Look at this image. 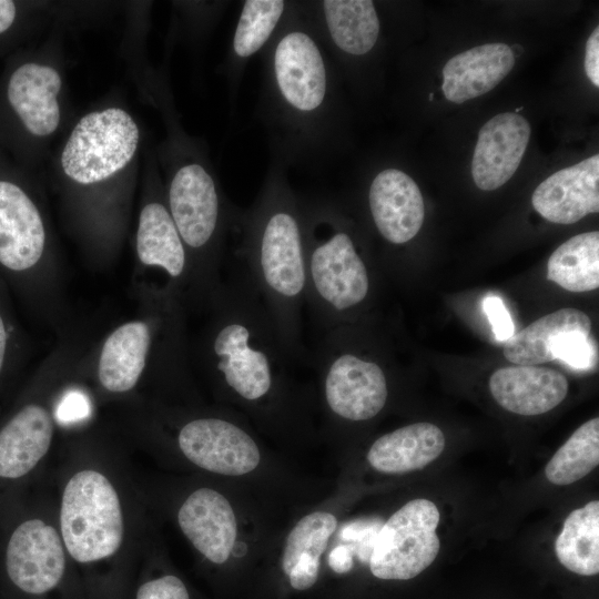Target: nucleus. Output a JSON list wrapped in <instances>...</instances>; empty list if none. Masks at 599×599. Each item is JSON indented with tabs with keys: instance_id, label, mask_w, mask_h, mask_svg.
<instances>
[{
	"instance_id": "33",
	"label": "nucleus",
	"mask_w": 599,
	"mask_h": 599,
	"mask_svg": "<svg viewBox=\"0 0 599 599\" xmlns=\"http://www.w3.org/2000/svg\"><path fill=\"white\" fill-rule=\"evenodd\" d=\"M89 412L85 397L80 393H70L61 402L57 414L62 422L83 418Z\"/></svg>"
},
{
	"instance_id": "17",
	"label": "nucleus",
	"mask_w": 599,
	"mask_h": 599,
	"mask_svg": "<svg viewBox=\"0 0 599 599\" xmlns=\"http://www.w3.org/2000/svg\"><path fill=\"white\" fill-rule=\"evenodd\" d=\"M568 380L560 372L534 365L507 366L489 378L494 399L506 410L535 416L558 406L568 394Z\"/></svg>"
},
{
	"instance_id": "19",
	"label": "nucleus",
	"mask_w": 599,
	"mask_h": 599,
	"mask_svg": "<svg viewBox=\"0 0 599 599\" xmlns=\"http://www.w3.org/2000/svg\"><path fill=\"white\" fill-rule=\"evenodd\" d=\"M61 84L54 68L34 62L20 65L10 77L8 100L33 135L47 136L58 129L60 108L57 98Z\"/></svg>"
},
{
	"instance_id": "3",
	"label": "nucleus",
	"mask_w": 599,
	"mask_h": 599,
	"mask_svg": "<svg viewBox=\"0 0 599 599\" xmlns=\"http://www.w3.org/2000/svg\"><path fill=\"white\" fill-rule=\"evenodd\" d=\"M305 306L323 333L346 325L372 291L367 263L328 197L303 199Z\"/></svg>"
},
{
	"instance_id": "4",
	"label": "nucleus",
	"mask_w": 599,
	"mask_h": 599,
	"mask_svg": "<svg viewBox=\"0 0 599 599\" xmlns=\"http://www.w3.org/2000/svg\"><path fill=\"white\" fill-rule=\"evenodd\" d=\"M167 209L187 251L197 262V283L211 298L220 287L217 267L229 227L237 207L223 199L210 169L200 161L181 163L167 190Z\"/></svg>"
},
{
	"instance_id": "37",
	"label": "nucleus",
	"mask_w": 599,
	"mask_h": 599,
	"mask_svg": "<svg viewBox=\"0 0 599 599\" xmlns=\"http://www.w3.org/2000/svg\"><path fill=\"white\" fill-rule=\"evenodd\" d=\"M6 347H7V333H6L3 319L0 315V372H1L4 356H6Z\"/></svg>"
},
{
	"instance_id": "35",
	"label": "nucleus",
	"mask_w": 599,
	"mask_h": 599,
	"mask_svg": "<svg viewBox=\"0 0 599 599\" xmlns=\"http://www.w3.org/2000/svg\"><path fill=\"white\" fill-rule=\"evenodd\" d=\"M328 562L331 568L338 573L349 571L353 566V559L349 548L344 546L335 548L329 554Z\"/></svg>"
},
{
	"instance_id": "30",
	"label": "nucleus",
	"mask_w": 599,
	"mask_h": 599,
	"mask_svg": "<svg viewBox=\"0 0 599 599\" xmlns=\"http://www.w3.org/2000/svg\"><path fill=\"white\" fill-rule=\"evenodd\" d=\"M554 359H560L573 368L585 369L597 361V351L590 335L568 333L551 347Z\"/></svg>"
},
{
	"instance_id": "13",
	"label": "nucleus",
	"mask_w": 599,
	"mask_h": 599,
	"mask_svg": "<svg viewBox=\"0 0 599 599\" xmlns=\"http://www.w3.org/2000/svg\"><path fill=\"white\" fill-rule=\"evenodd\" d=\"M530 134L528 121L515 112L488 120L479 130L471 161L476 186L493 191L508 182L522 160Z\"/></svg>"
},
{
	"instance_id": "11",
	"label": "nucleus",
	"mask_w": 599,
	"mask_h": 599,
	"mask_svg": "<svg viewBox=\"0 0 599 599\" xmlns=\"http://www.w3.org/2000/svg\"><path fill=\"white\" fill-rule=\"evenodd\" d=\"M367 205L378 235L390 245H403L420 231L424 199L416 182L396 167L380 170L372 179Z\"/></svg>"
},
{
	"instance_id": "31",
	"label": "nucleus",
	"mask_w": 599,
	"mask_h": 599,
	"mask_svg": "<svg viewBox=\"0 0 599 599\" xmlns=\"http://www.w3.org/2000/svg\"><path fill=\"white\" fill-rule=\"evenodd\" d=\"M136 599H190V597L182 580L169 575L142 585Z\"/></svg>"
},
{
	"instance_id": "1",
	"label": "nucleus",
	"mask_w": 599,
	"mask_h": 599,
	"mask_svg": "<svg viewBox=\"0 0 599 599\" xmlns=\"http://www.w3.org/2000/svg\"><path fill=\"white\" fill-rule=\"evenodd\" d=\"M262 58L256 113L273 160L285 166L325 163L336 139V81L328 50L303 1H292Z\"/></svg>"
},
{
	"instance_id": "29",
	"label": "nucleus",
	"mask_w": 599,
	"mask_h": 599,
	"mask_svg": "<svg viewBox=\"0 0 599 599\" xmlns=\"http://www.w3.org/2000/svg\"><path fill=\"white\" fill-rule=\"evenodd\" d=\"M599 464V418L579 426L545 467L547 480L556 486L571 485Z\"/></svg>"
},
{
	"instance_id": "5",
	"label": "nucleus",
	"mask_w": 599,
	"mask_h": 599,
	"mask_svg": "<svg viewBox=\"0 0 599 599\" xmlns=\"http://www.w3.org/2000/svg\"><path fill=\"white\" fill-rule=\"evenodd\" d=\"M308 363L319 373L326 407L335 417L366 422L384 409L389 395L385 369L352 345L346 325L321 333Z\"/></svg>"
},
{
	"instance_id": "8",
	"label": "nucleus",
	"mask_w": 599,
	"mask_h": 599,
	"mask_svg": "<svg viewBox=\"0 0 599 599\" xmlns=\"http://www.w3.org/2000/svg\"><path fill=\"white\" fill-rule=\"evenodd\" d=\"M440 514L429 499L416 498L395 511L379 530L369 558L373 576L408 580L429 567L440 550Z\"/></svg>"
},
{
	"instance_id": "25",
	"label": "nucleus",
	"mask_w": 599,
	"mask_h": 599,
	"mask_svg": "<svg viewBox=\"0 0 599 599\" xmlns=\"http://www.w3.org/2000/svg\"><path fill=\"white\" fill-rule=\"evenodd\" d=\"M591 319L580 309L565 307L545 315L505 342L504 356L515 365H537L554 361L551 347L568 333L590 335Z\"/></svg>"
},
{
	"instance_id": "6",
	"label": "nucleus",
	"mask_w": 599,
	"mask_h": 599,
	"mask_svg": "<svg viewBox=\"0 0 599 599\" xmlns=\"http://www.w3.org/2000/svg\"><path fill=\"white\" fill-rule=\"evenodd\" d=\"M60 527L67 550L79 562L101 560L120 548L121 505L104 475L87 469L70 478L62 495Z\"/></svg>"
},
{
	"instance_id": "34",
	"label": "nucleus",
	"mask_w": 599,
	"mask_h": 599,
	"mask_svg": "<svg viewBox=\"0 0 599 599\" xmlns=\"http://www.w3.org/2000/svg\"><path fill=\"white\" fill-rule=\"evenodd\" d=\"M585 71L588 79L599 87V28L591 32L586 43Z\"/></svg>"
},
{
	"instance_id": "32",
	"label": "nucleus",
	"mask_w": 599,
	"mask_h": 599,
	"mask_svg": "<svg viewBox=\"0 0 599 599\" xmlns=\"http://www.w3.org/2000/svg\"><path fill=\"white\" fill-rule=\"evenodd\" d=\"M483 309L491 325L497 341L506 342L515 334V326L501 298L488 296L483 301Z\"/></svg>"
},
{
	"instance_id": "27",
	"label": "nucleus",
	"mask_w": 599,
	"mask_h": 599,
	"mask_svg": "<svg viewBox=\"0 0 599 599\" xmlns=\"http://www.w3.org/2000/svg\"><path fill=\"white\" fill-rule=\"evenodd\" d=\"M559 562L580 576L599 572V501L572 510L555 542Z\"/></svg>"
},
{
	"instance_id": "12",
	"label": "nucleus",
	"mask_w": 599,
	"mask_h": 599,
	"mask_svg": "<svg viewBox=\"0 0 599 599\" xmlns=\"http://www.w3.org/2000/svg\"><path fill=\"white\" fill-rule=\"evenodd\" d=\"M327 50L348 58L368 54L380 34V21L370 0L303 1Z\"/></svg>"
},
{
	"instance_id": "7",
	"label": "nucleus",
	"mask_w": 599,
	"mask_h": 599,
	"mask_svg": "<svg viewBox=\"0 0 599 599\" xmlns=\"http://www.w3.org/2000/svg\"><path fill=\"white\" fill-rule=\"evenodd\" d=\"M139 136V128L126 111L109 108L90 112L75 124L62 150V170L79 184L104 181L130 163Z\"/></svg>"
},
{
	"instance_id": "28",
	"label": "nucleus",
	"mask_w": 599,
	"mask_h": 599,
	"mask_svg": "<svg viewBox=\"0 0 599 599\" xmlns=\"http://www.w3.org/2000/svg\"><path fill=\"white\" fill-rule=\"evenodd\" d=\"M547 278L569 292L599 287V232L570 237L559 245L547 263Z\"/></svg>"
},
{
	"instance_id": "21",
	"label": "nucleus",
	"mask_w": 599,
	"mask_h": 599,
	"mask_svg": "<svg viewBox=\"0 0 599 599\" xmlns=\"http://www.w3.org/2000/svg\"><path fill=\"white\" fill-rule=\"evenodd\" d=\"M53 420L42 406L31 404L19 410L0 429V477L27 475L48 453Z\"/></svg>"
},
{
	"instance_id": "9",
	"label": "nucleus",
	"mask_w": 599,
	"mask_h": 599,
	"mask_svg": "<svg viewBox=\"0 0 599 599\" xmlns=\"http://www.w3.org/2000/svg\"><path fill=\"white\" fill-rule=\"evenodd\" d=\"M177 444L183 455L202 469L242 476L261 461L253 437L238 424L222 417H199L182 426Z\"/></svg>"
},
{
	"instance_id": "16",
	"label": "nucleus",
	"mask_w": 599,
	"mask_h": 599,
	"mask_svg": "<svg viewBox=\"0 0 599 599\" xmlns=\"http://www.w3.org/2000/svg\"><path fill=\"white\" fill-rule=\"evenodd\" d=\"M44 245V225L32 200L17 184L0 181V263L17 272L29 270Z\"/></svg>"
},
{
	"instance_id": "20",
	"label": "nucleus",
	"mask_w": 599,
	"mask_h": 599,
	"mask_svg": "<svg viewBox=\"0 0 599 599\" xmlns=\"http://www.w3.org/2000/svg\"><path fill=\"white\" fill-rule=\"evenodd\" d=\"M445 448L441 429L432 423H414L378 437L366 458L377 471L402 475L436 460Z\"/></svg>"
},
{
	"instance_id": "22",
	"label": "nucleus",
	"mask_w": 599,
	"mask_h": 599,
	"mask_svg": "<svg viewBox=\"0 0 599 599\" xmlns=\"http://www.w3.org/2000/svg\"><path fill=\"white\" fill-rule=\"evenodd\" d=\"M151 344V328L144 321H131L116 327L105 338L100 353V384L112 393L131 390L144 372Z\"/></svg>"
},
{
	"instance_id": "14",
	"label": "nucleus",
	"mask_w": 599,
	"mask_h": 599,
	"mask_svg": "<svg viewBox=\"0 0 599 599\" xmlns=\"http://www.w3.org/2000/svg\"><path fill=\"white\" fill-rule=\"evenodd\" d=\"M531 204L544 219L557 224H573L598 213L599 155L548 176L534 191Z\"/></svg>"
},
{
	"instance_id": "23",
	"label": "nucleus",
	"mask_w": 599,
	"mask_h": 599,
	"mask_svg": "<svg viewBox=\"0 0 599 599\" xmlns=\"http://www.w3.org/2000/svg\"><path fill=\"white\" fill-rule=\"evenodd\" d=\"M136 253L142 264L162 268L174 281L192 273L185 245L161 202L148 203L140 213Z\"/></svg>"
},
{
	"instance_id": "15",
	"label": "nucleus",
	"mask_w": 599,
	"mask_h": 599,
	"mask_svg": "<svg viewBox=\"0 0 599 599\" xmlns=\"http://www.w3.org/2000/svg\"><path fill=\"white\" fill-rule=\"evenodd\" d=\"M177 521L182 532L206 559L216 565L231 556L237 537V521L229 500L203 487L182 504Z\"/></svg>"
},
{
	"instance_id": "26",
	"label": "nucleus",
	"mask_w": 599,
	"mask_h": 599,
	"mask_svg": "<svg viewBox=\"0 0 599 599\" xmlns=\"http://www.w3.org/2000/svg\"><path fill=\"white\" fill-rule=\"evenodd\" d=\"M292 1L246 0L233 33L230 71L235 90L247 61L263 51L286 16Z\"/></svg>"
},
{
	"instance_id": "10",
	"label": "nucleus",
	"mask_w": 599,
	"mask_h": 599,
	"mask_svg": "<svg viewBox=\"0 0 599 599\" xmlns=\"http://www.w3.org/2000/svg\"><path fill=\"white\" fill-rule=\"evenodd\" d=\"M65 567L62 540L58 531L40 519L19 525L6 551V569L19 589L41 595L54 588Z\"/></svg>"
},
{
	"instance_id": "2",
	"label": "nucleus",
	"mask_w": 599,
	"mask_h": 599,
	"mask_svg": "<svg viewBox=\"0 0 599 599\" xmlns=\"http://www.w3.org/2000/svg\"><path fill=\"white\" fill-rule=\"evenodd\" d=\"M233 227L243 271L286 354L294 363L307 361L302 341L306 286L302 197L290 185L285 165L273 160L255 201L237 209Z\"/></svg>"
},
{
	"instance_id": "18",
	"label": "nucleus",
	"mask_w": 599,
	"mask_h": 599,
	"mask_svg": "<svg viewBox=\"0 0 599 599\" xmlns=\"http://www.w3.org/2000/svg\"><path fill=\"white\" fill-rule=\"evenodd\" d=\"M515 65L512 49L505 43H486L450 58L443 68L445 98L463 103L493 90Z\"/></svg>"
},
{
	"instance_id": "24",
	"label": "nucleus",
	"mask_w": 599,
	"mask_h": 599,
	"mask_svg": "<svg viewBox=\"0 0 599 599\" xmlns=\"http://www.w3.org/2000/svg\"><path fill=\"white\" fill-rule=\"evenodd\" d=\"M336 527L333 514L314 511L292 528L282 555V569L294 589L306 590L317 581L321 557Z\"/></svg>"
},
{
	"instance_id": "36",
	"label": "nucleus",
	"mask_w": 599,
	"mask_h": 599,
	"mask_svg": "<svg viewBox=\"0 0 599 599\" xmlns=\"http://www.w3.org/2000/svg\"><path fill=\"white\" fill-rule=\"evenodd\" d=\"M16 19V6L12 1L0 0V33L7 31Z\"/></svg>"
}]
</instances>
